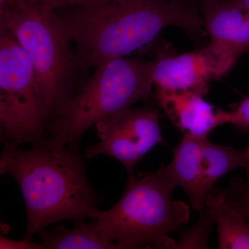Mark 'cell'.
I'll return each instance as SVG.
<instances>
[{
  "label": "cell",
  "instance_id": "obj_21",
  "mask_svg": "<svg viewBox=\"0 0 249 249\" xmlns=\"http://www.w3.org/2000/svg\"><path fill=\"white\" fill-rule=\"evenodd\" d=\"M239 4L241 5L244 9L249 11V0H236Z\"/></svg>",
  "mask_w": 249,
  "mask_h": 249
},
{
  "label": "cell",
  "instance_id": "obj_3",
  "mask_svg": "<svg viewBox=\"0 0 249 249\" xmlns=\"http://www.w3.org/2000/svg\"><path fill=\"white\" fill-rule=\"evenodd\" d=\"M152 62L121 57L95 67L79 92L60 106L37 146L51 150L79 146L80 139L100 121L147 101L152 93Z\"/></svg>",
  "mask_w": 249,
  "mask_h": 249
},
{
  "label": "cell",
  "instance_id": "obj_2",
  "mask_svg": "<svg viewBox=\"0 0 249 249\" xmlns=\"http://www.w3.org/2000/svg\"><path fill=\"white\" fill-rule=\"evenodd\" d=\"M0 173L9 175L20 188L26 211L24 239L60 221L97 219L98 196L87 176L79 146L51 150L40 146H6Z\"/></svg>",
  "mask_w": 249,
  "mask_h": 249
},
{
  "label": "cell",
  "instance_id": "obj_17",
  "mask_svg": "<svg viewBox=\"0 0 249 249\" xmlns=\"http://www.w3.org/2000/svg\"><path fill=\"white\" fill-rule=\"evenodd\" d=\"M33 4H37L47 9L53 10L68 6H78L88 4L91 0H27Z\"/></svg>",
  "mask_w": 249,
  "mask_h": 249
},
{
  "label": "cell",
  "instance_id": "obj_20",
  "mask_svg": "<svg viewBox=\"0 0 249 249\" xmlns=\"http://www.w3.org/2000/svg\"><path fill=\"white\" fill-rule=\"evenodd\" d=\"M173 1H178V2L183 4L189 5V6L195 7V4H199L201 6V4H204L206 1H210V0H173Z\"/></svg>",
  "mask_w": 249,
  "mask_h": 249
},
{
  "label": "cell",
  "instance_id": "obj_16",
  "mask_svg": "<svg viewBox=\"0 0 249 249\" xmlns=\"http://www.w3.org/2000/svg\"><path fill=\"white\" fill-rule=\"evenodd\" d=\"M223 124H231L237 128L249 131V96L242 99L231 111L222 109Z\"/></svg>",
  "mask_w": 249,
  "mask_h": 249
},
{
  "label": "cell",
  "instance_id": "obj_6",
  "mask_svg": "<svg viewBox=\"0 0 249 249\" xmlns=\"http://www.w3.org/2000/svg\"><path fill=\"white\" fill-rule=\"evenodd\" d=\"M49 117L30 59L16 39L0 33V138L6 146L37 145Z\"/></svg>",
  "mask_w": 249,
  "mask_h": 249
},
{
  "label": "cell",
  "instance_id": "obj_9",
  "mask_svg": "<svg viewBox=\"0 0 249 249\" xmlns=\"http://www.w3.org/2000/svg\"><path fill=\"white\" fill-rule=\"evenodd\" d=\"M237 57L210 42L204 48L180 55L160 51L152 61L155 90L191 91L205 96L209 83L229 73Z\"/></svg>",
  "mask_w": 249,
  "mask_h": 249
},
{
  "label": "cell",
  "instance_id": "obj_11",
  "mask_svg": "<svg viewBox=\"0 0 249 249\" xmlns=\"http://www.w3.org/2000/svg\"><path fill=\"white\" fill-rule=\"evenodd\" d=\"M210 42L237 58L249 51V11L236 0H210L200 6Z\"/></svg>",
  "mask_w": 249,
  "mask_h": 249
},
{
  "label": "cell",
  "instance_id": "obj_15",
  "mask_svg": "<svg viewBox=\"0 0 249 249\" xmlns=\"http://www.w3.org/2000/svg\"><path fill=\"white\" fill-rule=\"evenodd\" d=\"M245 171V178L234 177L221 190L227 204L249 222V169Z\"/></svg>",
  "mask_w": 249,
  "mask_h": 249
},
{
  "label": "cell",
  "instance_id": "obj_7",
  "mask_svg": "<svg viewBox=\"0 0 249 249\" xmlns=\"http://www.w3.org/2000/svg\"><path fill=\"white\" fill-rule=\"evenodd\" d=\"M236 169H249V145L243 150L213 143L206 138L183 136L173 150V159L162 171L181 187L192 209L198 213L218 180Z\"/></svg>",
  "mask_w": 249,
  "mask_h": 249
},
{
  "label": "cell",
  "instance_id": "obj_8",
  "mask_svg": "<svg viewBox=\"0 0 249 249\" xmlns=\"http://www.w3.org/2000/svg\"><path fill=\"white\" fill-rule=\"evenodd\" d=\"M96 125L100 142L87 147L84 157L107 155L124 165L127 177L157 144L163 142L160 116L149 106L128 109L100 121Z\"/></svg>",
  "mask_w": 249,
  "mask_h": 249
},
{
  "label": "cell",
  "instance_id": "obj_10",
  "mask_svg": "<svg viewBox=\"0 0 249 249\" xmlns=\"http://www.w3.org/2000/svg\"><path fill=\"white\" fill-rule=\"evenodd\" d=\"M191 91L155 90V98L174 125L185 137L206 138L222 125L221 109Z\"/></svg>",
  "mask_w": 249,
  "mask_h": 249
},
{
  "label": "cell",
  "instance_id": "obj_18",
  "mask_svg": "<svg viewBox=\"0 0 249 249\" xmlns=\"http://www.w3.org/2000/svg\"><path fill=\"white\" fill-rule=\"evenodd\" d=\"M1 249H44L40 242H33L24 239L22 240H11L2 235L0 237Z\"/></svg>",
  "mask_w": 249,
  "mask_h": 249
},
{
  "label": "cell",
  "instance_id": "obj_4",
  "mask_svg": "<svg viewBox=\"0 0 249 249\" xmlns=\"http://www.w3.org/2000/svg\"><path fill=\"white\" fill-rule=\"evenodd\" d=\"M176 188L158 170L127 177L121 199L95 221L103 238L119 249H176L170 233L190 219L188 205L173 199Z\"/></svg>",
  "mask_w": 249,
  "mask_h": 249
},
{
  "label": "cell",
  "instance_id": "obj_19",
  "mask_svg": "<svg viewBox=\"0 0 249 249\" xmlns=\"http://www.w3.org/2000/svg\"><path fill=\"white\" fill-rule=\"evenodd\" d=\"M27 0H0V10L22 4Z\"/></svg>",
  "mask_w": 249,
  "mask_h": 249
},
{
  "label": "cell",
  "instance_id": "obj_12",
  "mask_svg": "<svg viewBox=\"0 0 249 249\" xmlns=\"http://www.w3.org/2000/svg\"><path fill=\"white\" fill-rule=\"evenodd\" d=\"M205 206L217 224L218 248L249 249V222L227 204L221 188H213Z\"/></svg>",
  "mask_w": 249,
  "mask_h": 249
},
{
  "label": "cell",
  "instance_id": "obj_5",
  "mask_svg": "<svg viewBox=\"0 0 249 249\" xmlns=\"http://www.w3.org/2000/svg\"><path fill=\"white\" fill-rule=\"evenodd\" d=\"M0 12L1 29L14 36L30 59L50 123L72 96L76 65L66 24L53 10L27 0Z\"/></svg>",
  "mask_w": 249,
  "mask_h": 249
},
{
  "label": "cell",
  "instance_id": "obj_14",
  "mask_svg": "<svg viewBox=\"0 0 249 249\" xmlns=\"http://www.w3.org/2000/svg\"><path fill=\"white\" fill-rule=\"evenodd\" d=\"M194 225L183 232L177 241L176 249H207L211 228L214 224L211 211L205 206Z\"/></svg>",
  "mask_w": 249,
  "mask_h": 249
},
{
  "label": "cell",
  "instance_id": "obj_1",
  "mask_svg": "<svg viewBox=\"0 0 249 249\" xmlns=\"http://www.w3.org/2000/svg\"><path fill=\"white\" fill-rule=\"evenodd\" d=\"M62 18L76 43V69L133 53L170 26L194 38L205 32L196 7L173 0H91Z\"/></svg>",
  "mask_w": 249,
  "mask_h": 249
},
{
  "label": "cell",
  "instance_id": "obj_13",
  "mask_svg": "<svg viewBox=\"0 0 249 249\" xmlns=\"http://www.w3.org/2000/svg\"><path fill=\"white\" fill-rule=\"evenodd\" d=\"M38 233L44 249H119L103 238L95 222L79 221L70 229L60 224L52 231L43 229Z\"/></svg>",
  "mask_w": 249,
  "mask_h": 249
}]
</instances>
